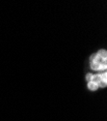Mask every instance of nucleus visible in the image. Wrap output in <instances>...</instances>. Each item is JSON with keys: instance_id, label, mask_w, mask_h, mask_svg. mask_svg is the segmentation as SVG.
<instances>
[{"instance_id": "2", "label": "nucleus", "mask_w": 107, "mask_h": 121, "mask_svg": "<svg viewBox=\"0 0 107 121\" xmlns=\"http://www.w3.org/2000/svg\"><path fill=\"white\" fill-rule=\"evenodd\" d=\"M86 82H93L99 86V88H105L107 86V72L103 71L96 74L88 73L86 75Z\"/></svg>"}, {"instance_id": "3", "label": "nucleus", "mask_w": 107, "mask_h": 121, "mask_svg": "<svg viewBox=\"0 0 107 121\" xmlns=\"http://www.w3.org/2000/svg\"><path fill=\"white\" fill-rule=\"evenodd\" d=\"M87 86H88V89L91 90V91H96V90L99 89V86L96 85L95 82H87Z\"/></svg>"}, {"instance_id": "1", "label": "nucleus", "mask_w": 107, "mask_h": 121, "mask_svg": "<svg viewBox=\"0 0 107 121\" xmlns=\"http://www.w3.org/2000/svg\"><path fill=\"white\" fill-rule=\"evenodd\" d=\"M90 67L93 71L103 72L107 69V50L101 48L90 57Z\"/></svg>"}]
</instances>
